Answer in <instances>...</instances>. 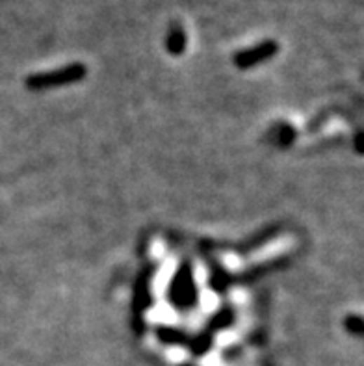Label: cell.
Returning a JSON list of instances; mask_svg holds the SVG:
<instances>
[{"label": "cell", "mask_w": 364, "mask_h": 366, "mask_svg": "<svg viewBox=\"0 0 364 366\" xmlns=\"http://www.w3.org/2000/svg\"><path fill=\"white\" fill-rule=\"evenodd\" d=\"M168 50L169 54H182L186 47V36H184V30L179 27V25H173V27H169V32H168Z\"/></svg>", "instance_id": "3"}, {"label": "cell", "mask_w": 364, "mask_h": 366, "mask_svg": "<svg viewBox=\"0 0 364 366\" xmlns=\"http://www.w3.org/2000/svg\"><path fill=\"white\" fill-rule=\"evenodd\" d=\"M86 76V65L73 64L67 65L64 69L48 71V73L32 74L28 79V88L30 90H48V88H60V86L74 84Z\"/></svg>", "instance_id": "1"}, {"label": "cell", "mask_w": 364, "mask_h": 366, "mask_svg": "<svg viewBox=\"0 0 364 366\" xmlns=\"http://www.w3.org/2000/svg\"><path fill=\"white\" fill-rule=\"evenodd\" d=\"M279 45L271 39L268 41H262L259 45H255L251 48H245V50H240V53L234 56V64L240 67V69H251L253 65L260 64V62H266L277 53Z\"/></svg>", "instance_id": "2"}]
</instances>
